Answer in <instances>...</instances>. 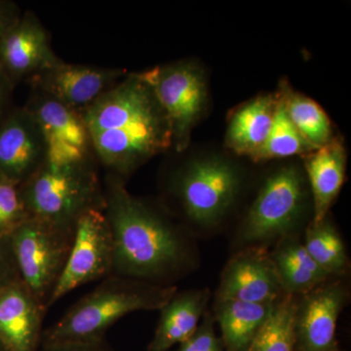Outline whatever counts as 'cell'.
I'll return each instance as SVG.
<instances>
[{"instance_id":"1","label":"cell","mask_w":351,"mask_h":351,"mask_svg":"<svg viewBox=\"0 0 351 351\" xmlns=\"http://www.w3.org/2000/svg\"><path fill=\"white\" fill-rule=\"evenodd\" d=\"M80 113L97 163L122 181L172 147L169 122L141 73H127Z\"/></svg>"},{"instance_id":"2","label":"cell","mask_w":351,"mask_h":351,"mask_svg":"<svg viewBox=\"0 0 351 351\" xmlns=\"http://www.w3.org/2000/svg\"><path fill=\"white\" fill-rule=\"evenodd\" d=\"M105 211L113 244L112 276L168 285L193 265L189 240L160 210L108 176Z\"/></svg>"},{"instance_id":"3","label":"cell","mask_w":351,"mask_h":351,"mask_svg":"<svg viewBox=\"0 0 351 351\" xmlns=\"http://www.w3.org/2000/svg\"><path fill=\"white\" fill-rule=\"evenodd\" d=\"M176 293L177 288L172 285L108 276L43 332L41 345L101 341L124 316L136 311H160Z\"/></svg>"},{"instance_id":"4","label":"cell","mask_w":351,"mask_h":351,"mask_svg":"<svg viewBox=\"0 0 351 351\" xmlns=\"http://www.w3.org/2000/svg\"><path fill=\"white\" fill-rule=\"evenodd\" d=\"M98 166L96 160L66 165L46 161L20 186L29 218L73 230L88 210L105 207Z\"/></svg>"},{"instance_id":"5","label":"cell","mask_w":351,"mask_h":351,"mask_svg":"<svg viewBox=\"0 0 351 351\" xmlns=\"http://www.w3.org/2000/svg\"><path fill=\"white\" fill-rule=\"evenodd\" d=\"M244 176L230 159L193 158L178 168L168 182L169 193L184 218L199 230L210 232L228 218L239 200Z\"/></svg>"},{"instance_id":"6","label":"cell","mask_w":351,"mask_h":351,"mask_svg":"<svg viewBox=\"0 0 351 351\" xmlns=\"http://www.w3.org/2000/svg\"><path fill=\"white\" fill-rule=\"evenodd\" d=\"M311 200L304 169L287 164L270 173L242 219L237 241L243 248L299 235ZM242 248V249H243Z\"/></svg>"},{"instance_id":"7","label":"cell","mask_w":351,"mask_h":351,"mask_svg":"<svg viewBox=\"0 0 351 351\" xmlns=\"http://www.w3.org/2000/svg\"><path fill=\"white\" fill-rule=\"evenodd\" d=\"M73 232L29 218L9 237L21 280L46 309L66 265Z\"/></svg>"},{"instance_id":"8","label":"cell","mask_w":351,"mask_h":351,"mask_svg":"<svg viewBox=\"0 0 351 351\" xmlns=\"http://www.w3.org/2000/svg\"><path fill=\"white\" fill-rule=\"evenodd\" d=\"M165 112L172 133V147L186 151L191 132L207 107L208 90L204 73L189 61L156 66L141 73Z\"/></svg>"},{"instance_id":"9","label":"cell","mask_w":351,"mask_h":351,"mask_svg":"<svg viewBox=\"0 0 351 351\" xmlns=\"http://www.w3.org/2000/svg\"><path fill=\"white\" fill-rule=\"evenodd\" d=\"M112 232L104 208L88 210L76 221L66 265L48 307L85 284L112 276Z\"/></svg>"},{"instance_id":"10","label":"cell","mask_w":351,"mask_h":351,"mask_svg":"<svg viewBox=\"0 0 351 351\" xmlns=\"http://www.w3.org/2000/svg\"><path fill=\"white\" fill-rule=\"evenodd\" d=\"M25 107L43 132L47 162L66 165L96 160L82 113L32 90Z\"/></svg>"},{"instance_id":"11","label":"cell","mask_w":351,"mask_h":351,"mask_svg":"<svg viewBox=\"0 0 351 351\" xmlns=\"http://www.w3.org/2000/svg\"><path fill=\"white\" fill-rule=\"evenodd\" d=\"M339 277L300 295L295 314V351H335L337 323L348 292Z\"/></svg>"},{"instance_id":"12","label":"cell","mask_w":351,"mask_h":351,"mask_svg":"<svg viewBox=\"0 0 351 351\" xmlns=\"http://www.w3.org/2000/svg\"><path fill=\"white\" fill-rule=\"evenodd\" d=\"M125 69L69 64L63 60L32 77V91L82 112L127 75Z\"/></svg>"},{"instance_id":"13","label":"cell","mask_w":351,"mask_h":351,"mask_svg":"<svg viewBox=\"0 0 351 351\" xmlns=\"http://www.w3.org/2000/svg\"><path fill=\"white\" fill-rule=\"evenodd\" d=\"M61 60L51 45L49 32L32 11L23 12L0 41V69L15 87Z\"/></svg>"},{"instance_id":"14","label":"cell","mask_w":351,"mask_h":351,"mask_svg":"<svg viewBox=\"0 0 351 351\" xmlns=\"http://www.w3.org/2000/svg\"><path fill=\"white\" fill-rule=\"evenodd\" d=\"M47 149L38 122L25 107H15L0 123V179L27 182L46 162Z\"/></svg>"},{"instance_id":"15","label":"cell","mask_w":351,"mask_h":351,"mask_svg":"<svg viewBox=\"0 0 351 351\" xmlns=\"http://www.w3.org/2000/svg\"><path fill=\"white\" fill-rule=\"evenodd\" d=\"M284 295L269 253L262 247H248L226 263L216 299L274 304Z\"/></svg>"},{"instance_id":"16","label":"cell","mask_w":351,"mask_h":351,"mask_svg":"<svg viewBox=\"0 0 351 351\" xmlns=\"http://www.w3.org/2000/svg\"><path fill=\"white\" fill-rule=\"evenodd\" d=\"M45 311L21 278L0 290V345L8 351H38Z\"/></svg>"},{"instance_id":"17","label":"cell","mask_w":351,"mask_h":351,"mask_svg":"<svg viewBox=\"0 0 351 351\" xmlns=\"http://www.w3.org/2000/svg\"><path fill=\"white\" fill-rule=\"evenodd\" d=\"M346 170V152L339 138L306 154L304 171L313 203V223L327 218L345 182Z\"/></svg>"},{"instance_id":"18","label":"cell","mask_w":351,"mask_h":351,"mask_svg":"<svg viewBox=\"0 0 351 351\" xmlns=\"http://www.w3.org/2000/svg\"><path fill=\"white\" fill-rule=\"evenodd\" d=\"M209 290L176 293L160 309V318L147 351H169L191 338L206 313Z\"/></svg>"},{"instance_id":"19","label":"cell","mask_w":351,"mask_h":351,"mask_svg":"<svg viewBox=\"0 0 351 351\" xmlns=\"http://www.w3.org/2000/svg\"><path fill=\"white\" fill-rule=\"evenodd\" d=\"M277 106L276 95H261L232 113L226 134V145L239 156L253 158L269 137Z\"/></svg>"},{"instance_id":"20","label":"cell","mask_w":351,"mask_h":351,"mask_svg":"<svg viewBox=\"0 0 351 351\" xmlns=\"http://www.w3.org/2000/svg\"><path fill=\"white\" fill-rule=\"evenodd\" d=\"M269 257L285 295L300 297L332 278L309 256L300 234L278 240Z\"/></svg>"},{"instance_id":"21","label":"cell","mask_w":351,"mask_h":351,"mask_svg":"<svg viewBox=\"0 0 351 351\" xmlns=\"http://www.w3.org/2000/svg\"><path fill=\"white\" fill-rule=\"evenodd\" d=\"M274 304L216 299L215 318L221 329L225 351L248 350Z\"/></svg>"},{"instance_id":"22","label":"cell","mask_w":351,"mask_h":351,"mask_svg":"<svg viewBox=\"0 0 351 351\" xmlns=\"http://www.w3.org/2000/svg\"><path fill=\"white\" fill-rule=\"evenodd\" d=\"M279 93L291 121L314 149L331 142L334 138L331 121L316 101L293 91L287 83H283Z\"/></svg>"},{"instance_id":"23","label":"cell","mask_w":351,"mask_h":351,"mask_svg":"<svg viewBox=\"0 0 351 351\" xmlns=\"http://www.w3.org/2000/svg\"><path fill=\"white\" fill-rule=\"evenodd\" d=\"M302 242L314 262L330 276L339 277L345 274L348 265L346 246L328 217L320 223L311 221Z\"/></svg>"},{"instance_id":"24","label":"cell","mask_w":351,"mask_h":351,"mask_svg":"<svg viewBox=\"0 0 351 351\" xmlns=\"http://www.w3.org/2000/svg\"><path fill=\"white\" fill-rule=\"evenodd\" d=\"M297 295H284L272 306L247 351H295Z\"/></svg>"},{"instance_id":"25","label":"cell","mask_w":351,"mask_h":351,"mask_svg":"<svg viewBox=\"0 0 351 351\" xmlns=\"http://www.w3.org/2000/svg\"><path fill=\"white\" fill-rule=\"evenodd\" d=\"M313 147L304 140L289 117L280 93L277 94V106L269 137L262 149L253 157L254 161L286 158L298 154H309Z\"/></svg>"},{"instance_id":"26","label":"cell","mask_w":351,"mask_h":351,"mask_svg":"<svg viewBox=\"0 0 351 351\" xmlns=\"http://www.w3.org/2000/svg\"><path fill=\"white\" fill-rule=\"evenodd\" d=\"M29 219L21 186L0 179V237H9Z\"/></svg>"},{"instance_id":"27","label":"cell","mask_w":351,"mask_h":351,"mask_svg":"<svg viewBox=\"0 0 351 351\" xmlns=\"http://www.w3.org/2000/svg\"><path fill=\"white\" fill-rule=\"evenodd\" d=\"M214 321L210 313H205L195 334L181 343L176 351H225L223 343L215 332Z\"/></svg>"},{"instance_id":"28","label":"cell","mask_w":351,"mask_h":351,"mask_svg":"<svg viewBox=\"0 0 351 351\" xmlns=\"http://www.w3.org/2000/svg\"><path fill=\"white\" fill-rule=\"evenodd\" d=\"M19 278L10 237H0V290Z\"/></svg>"},{"instance_id":"29","label":"cell","mask_w":351,"mask_h":351,"mask_svg":"<svg viewBox=\"0 0 351 351\" xmlns=\"http://www.w3.org/2000/svg\"><path fill=\"white\" fill-rule=\"evenodd\" d=\"M23 11L12 0H0V41L20 19Z\"/></svg>"},{"instance_id":"30","label":"cell","mask_w":351,"mask_h":351,"mask_svg":"<svg viewBox=\"0 0 351 351\" xmlns=\"http://www.w3.org/2000/svg\"><path fill=\"white\" fill-rule=\"evenodd\" d=\"M38 351H113L105 339L93 343L40 345Z\"/></svg>"},{"instance_id":"31","label":"cell","mask_w":351,"mask_h":351,"mask_svg":"<svg viewBox=\"0 0 351 351\" xmlns=\"http://www.w3.org/2000/svg\"><path fill=\"white\" fill-rule=\"evenodd\" d=\"M15 88L5 73L0 69V123L15 108L13 105V93Z\"/></svg>"},{"instance_id":"32","label":"cell","mask_w":351,"mask_h":351,"mask_svg":"<svg viewBox=\"0 0 351 351\" xmlns=\"http://www.w3.org/2000/svg\"><path fill=\"white\" fill-rule=\"evenodd\" d=\"M0 351H8V350H6L5 348H3V346L0 345Z\"/></svg>"},{"instance_id":"33","label":"cell","mask_w":351,"mask_h":351,"mask_svg":"<svg viewBox=\"0 0 351 351\" xmlns=\"http://www.w3.org/2000/svg\"><path fill=\"white\" fill-rule=\"evenodd\" d=\"M335 351H341V350H335Z\"/></svg>"}]
</instances>
